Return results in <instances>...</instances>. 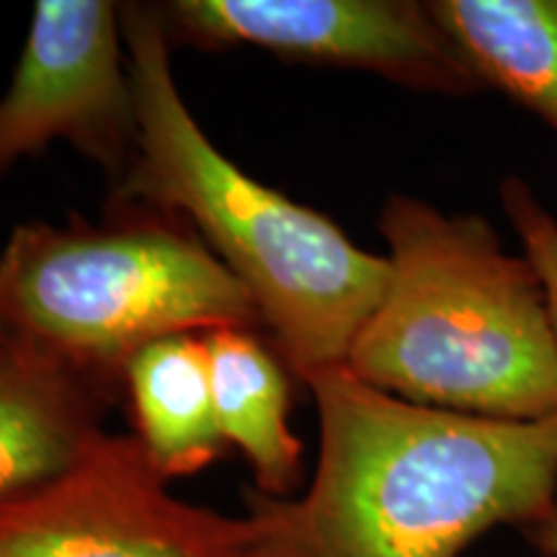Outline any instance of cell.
<instances>
[{"mask_svg": "<svg viewBox=\"0 0 557 557\" xmlns=\"http://www.w3.org/2000/svg\"><path fill=\"white\" fill-rule=\"evenodd\" d=\"M214 413L222 436L253 468L256 493L289 498L302 472V444L289 429V380L246 329L205 333Z\"/></svg>", "mask_w": 557, "mask_h": 557, "instance_id": "obj_10", "label": "cell"}, {"mask_svg": "<svg viewBox=\"0 0 557 557\" xmlns=\"http://www.w3.org/2000/svg\"><path fill=\"white\" fill-rule=\"evenodd\" d=\"M487 90L537 116L557 139V0H429Z\"/></svg>", "mask_w": 557, "mask_h": 557, "instance_id": "obj_11", "label": "cell"}, {"mask_svg": "<svg viewBox=\"0 0 557 557\" xmlns=\"http://www.w3.org/2000/svg\"><path fill=\"white\" fill-rule=\"evenodd\" d=\"M527 537L545 557H557V498L553 511L547 513V519L534 527L532 532H527Z\"/></svg>", "mask_w": 557, "mask_h": 557, "instance_id": "obj_13", "label": "cell"}, {"mask_svg": "<svg viewBox=\"0 0 557 557\" xmlns=\"http://www.w3.org/2000/svg\"><path fill=\"white\" fill-rule=\"evenodd\" d=\"M122 32L137 143L116 197L186 214L250 292L299 380L346 367L385 297L387 256L361 250L336 222L259 184L209 143L173 81L158 9L122 5Z\"/></svg>", "mask_w": 557, "mask_h": 557, "instance_id": "obj_2", "label": "cell"}, {"mask_svg": "<svg viewBox=\"0 0 557 557\" xmlns=\"http://www.w3.org/2000/svg\"><path fill=\"white\" fill-rule=\"evenodd\" d=\"M122 5L41 0L11 86L0 96V176L21 158L67 139L109 176L135 158L137 116Z\"/></svg>", "mask_w": 557, "mask_h": 557, "instance_id": "obj_7", "label": "cell"}, {"mask_svg": "<svg viewBox=\"0 0 557 557\" xmlns=\"http://www.w3.org/2000/svg\"><path fill=\"white\" fill-rule=\"evenodd\" d=\"M389 278L348 354L367 385L451 413L557 418V338L540 276L480 214L393 194L380 214Z\"/></svg>", "mask_w": 557, "mask_h": 557, "instance_id": "obj_3", "label": "cell"}, {"mask_svg": "<svg viewBox=\"0 0 557 557\" xmlns=\"http://www.w3.org/2000/svg\"><path fill=\"white\" fill-rule=\"evenodd\" d=\"M99 393L0 348V504L52 483L99 434Z\"/></svg>", "mask_w": 557, "mask_h": 557, "instance_id": "obj_8", "label": "cell"}, {"mask_svg": "<svg viewBox=\"0 0 557 557\" xmlns=\"http://www.w3.org/2000/svg\"><path fill=\"white\" fill-rule=\"evenodd\" d=\"M500 205L513 233L524 250V259L540 276L547 297V310L553 318L557 338V218L542 205L537 194L524 178L506 176L500 181Z\"/></svg>", "mask_w": 557, "mask_h": 557, "instance_id": "obj_12", "label": "cell"}, {"mask_svg": "<svg viewBox=\"0 0 557 557\" xmlns=\"http://www.w3.org/2000/svg\"><path fill=\"white\" fill-rule=\"evenodd\" d=\"M165 32L201 47L250 45L297 62L374 73L442 96L485 83L416 0H176L158 9Z\"/></svg>", "mask_w": 557, "mask_h": 557, "instance_id": "obj_6", "label": "cell"}, {"mask_svg": "<svg viewBox=\"0 0 557 557\" xmlns=\"http://www.w3.org/2000/svg\"><path fill=\"white\" fill-rule=\"evenodd\" d=\"M315 475L299 500L253 493L274 557H459L498 527L532 532L557 498V418L496 421L418 406L348 367L305 380Z\"/></svg>", "mask_w": 557, "mask_h": 557, "instance_id": "obj_1", "label": "cell"}, {"mask_svg": "<svg viewBox=\"0 0 557 557\" xmlns=\"http://www.w3.org/2000/svg\"><path fill=\"white\" fill-rule=\"evenodd\" d=\"M129 214L24 222L0 250V348L111 400L139 348L259 323L250 292L189 227Z\"/></svg>", "mask_w": 557, "mask_h": 557, "instance_id": "obj_4", "label": "cell"}, {"mask_svg": "<svg viewBox=\"0 0 557 557\" xmlns=\"http://www.w3.org/2000/svg\"><path fill=\"white\" fill-rule=\"evenodd\" d=\"M0 557H274L267 513L171 496L135 436L99 431L70 470L0 504Z\"/></svg>", "mask_w": 557, "mask_h": 557, "instance_id": "obj_5", "label": "cell"}, {"mask_svg": "<svg viewBox=\"0 0 557 557\" xmlns=\"http://www.w3.org/2000/svg\"><path fill=\"white\" fill-rule=\"evenodd\" d=\"M137 442L163 480L194 475L227 442L214 413L205 333H181L139 348L124 372Z\"/></svg>", "mask_w": 557, "mask_h": 557, "instance_id": "obj_9", "label": "cell"}]
</instances>
